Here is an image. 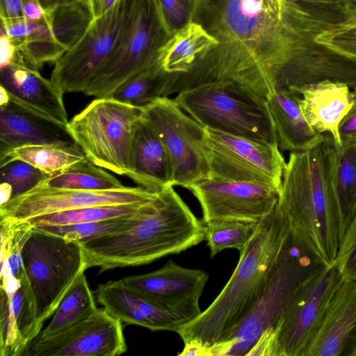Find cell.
<instances>
[{
	"label": "cell",
	"instance_id": "cell-1",
	"mask_svg": "<svg viewBox=\"0 0 356 356\" xmlns=\"http://www.w3.org/2000/svg\"><path fill=\"white\" fill-rule=\"evenodd\" d=\"M193 21L218 44L179 74L180 87L229 81L265 99L327 60L317 39L336 24L332 0H194Z\"/></svg>",
	"mask_w": 356,
	"mask_h": 356
},
{
	"label": "cell",
	"instance_id": "cell-2",
	"mask_svg": "<svg viewBox=\"0 0 356 356\" xmlns=\"http://www.w3.org/2000/svg\"><path fill=\"white\" fill-rule=\"evenodd\" d=\"M206 227L173 186L165 188L124 230L81 245L86 269L100 272L149 264L179 254L205 240Z\"/></svg>",
	"mask_w": 356,
	"mask_h": 356
},
{
	"label": "cell",
	"instance_id": "cell-3",
	"mask_svg": "<svg viewBox=\"0 0 356 356\" xmlns=\"http://www.w3.org/2000/svg\"><path fill=\"white\" fill-rule=\"evenodd\" d=\"M331 139L315 148L290 152L277 206L291 236L325 266L335 262L339 243V213L330 171Z\"/></svg>",
	"mask_w": 356,
	"mask_h": 356
},
{
	"label": "cell",
	"instance_id": "cell-4",
	"mask_svg": "<svg viewBox=\"0 0 356 356\" xmlns=\"http://www.w3.org/2000/svg\"><path fill=\"white\" fill-rule=\"evenodd\" d=\"M289 234L277 204L239 252L238 264L221 292L197 318L178 327L176 332L184 343L211 347L239 323L262 293Z\"/></svg>",
	"mask_w": 356,
	"mask_h": 356
},
{
	"label": "cell",
	"instance_id": "cell-5",
	"mask_svg": "<svg viewBox=\"0 0 356 356\" xmlns=\"http://www.w3.org/2000/svg\"><path fill=\"white\" fill-rule=\"evenodd\" d=\"M325 266L290 234L260 296L239 323L216 343V355H246L265 330L276 329L299 287Z\"/></svg>",
	"mask_w": 356,
	"mask_h": 356
},
{
	"label": "cell",
	"instance_id": "cell-6",
	"mask_svg": "<svg viewBox=\"0 0 356 356\" xmlns=\"http://www.w3.org/2000/svg\"><path fill=\"white\" fill-rule=\"evenodd\" d=\"M174 99L204 127L278 144L266 99L235 82L204 83L177 93Z\"/></svg>",
	"mask_w": 356,
	"mask_h": 356
},
{
	"label": "cell",
	"instance_id": "cell-7",
	"mask_svg": "<svg viewBox=\"0 0 356 356\" xmlns=\"http://www.w3.org/2000/svg\"><path fill=\"white\" fill-rule=\"evenodd\" d=\"M143 116V107L112 97L96 98L68 122L66 129L87 159L127 176L134 132Z\"/></svg>",
	"mask_w": 356,
	"mask_h": 356
},
{
	"label": "cell",
	"instance_id": "cell-8",
	"mask_svg": "<svg viewBox=\"0 0 356 356\" xmlns=\"http://www.w3.org/2000/svg\"><path fill=\"white\" fill-rule=\"evenodd\" d=\"M22 259L42 328L86 270L83 251L79 242L34 227L24 246Z\"/></svg>",
	"mask_w": 356,
	"mask_h": 356
},
{
	"label": "cell",
	"instance_id": "cell-9",
	"mask_svg": "<svg viewBox=\"0 0 356 356\" xmlns=\"http://www.w3.org/2000/svg\"><path fill=\"white\" fill-rule=\"evenodd\" d=\"M138 1L119 0L93 19L78 42L54 63L50 81L63 95L84 92L126 33Z\"/></svg>",
	"mask_w": 356,
	"mask_h": 356
},
{
	"label": "cell",
	"instance_id": "cell-10",
	"mask_svg": "<svg viewBox=\"0 0 356 356\" xmlns=\"http://www.w3.org/2000/svg\"><path fill=\"white\" fill-rule=\"evenodd\" d=\"M170 36L150 0H139L126 33L84 94L109 97L123 83L158 63L159 51Z\"/></svg>",
	"mask_w": 356,
	"mask_h": 356
},
{
	"label": "cell",
	"instance_id": "cell-11",
	"mask_svg": "<svg viewBox=\"0 0 356 356\" xmlns=\"http://www.w3.org/2000/svg\"><path fill=\"white\" fill-rule=\"evenodd\" d=\"M143 117L154 127L168 152L174 186L188 189L210 177L204 127L183 111L174 99L161 97L143 107Z\"/></svg>",
	"mask_w": 356,
	"mask_h": 356
},
{
	"label": "cell",
	"instance_id": "cell-12",
	"mask_svg": "<svg viewBox=\"0 0 356 356\" xmlns=\"http://www.w3.org/2000/svg\"><path fill=\"white\" fill-rule=\"evenodd\" d=\"M204 143L210 177L267 185L280 193L286 162L278 144L208 127H204Z\"/></svg>",
	"mask_w": 356,
	"mask_h": 356
},
{
	"label": "cell",
	"instance_id": "cell-13",
	"mask_svg": "<svg viewBox=\"0 0 356 356\" xmlns=\"http://www.w3.org/2000/svg\"><path fill=\"white\" fill-rule=\"evenodd\" d=\"M343 280L334 262L299 287L276 327L275 356H303Z\"/></svg>",
	"mask_w": 356,
	"mask_h": 356
},
{
	"label": "cell",
	"instance_id": "cell-14",
	"mask_svg": "<svg viewBox=\"0 0 356 356\" xmlns=\"http://www.w3.org/2000/svg\"><path fill=\"white\" fill-rule=\"evenodd\" d=\"M159 193L142 187L113 191L56 188L42 183L0 204V220H24L35 216L86 207L146 204Z\"/></svg>",
	"mask_w": 356,
	"mask_h": 356
},
{
	"label": "cell",
	"instance_id": "cell-15",
	"mask_svg": "<svg viewBox=\"0 0 356 356\" xmlns=\"http://www.w3.org/2000/svg\"><path fill=\"white\" fill-rule=\"evenodd\" d=\"M189 190L198 200L204 224L222 220L260 222L275 209L279 191L267 185L208 178Z\"/></svg>",
	"mask_w": 356,
	"mask_h": 356
},
{
	"label": "cell",
	"instance_id": "cell-16",
	"mask_svg": "<svg viewBox=\"0 0 356 356\" xmlns=\"http://www.w3.org/2000/svg\"><path fill=\"white\" fill-rule=\"evenodd\" d=\"M122 323L104 308L49 337L35 338L22 356H118L127 351Z\"/></svg>",
	"mask_w": 356,
	"mask_h": 356
},
{
	"label": "cell",
	"instance_id": "cell-17",
	"mask_svg": "<svg viewBox=\"0 0 356 356\" xmlns=\"http://www.w3.org/2000/svg\"><path fill=\"white\" fill-rule=\"evenodd\" d=\"M208 280L207 272L182 267L170 259L156 270L120 281L186 323L202 313L199 300Z\"/></svg>",
	"mask_w": 356,
	"mask_h": 356
},
{
	"label": "cell",
	"instance_id": "cell-18",
	"mask_svg": "<svg viewBox=\"0 0 356 356\" xmlns=\"http://www.w3.org/2000/svg\"><path fill=\"white\" fill-rule=\"evenodd\" d=\"M41 331L35 298L24 267L17 275L1 279V356H22Z\"/></svg>",
	"mask_w": 356,
	"mask_h": 356
},
{
	"label": "cell",
	"instance_id": "cell-19",
	"mask_svg": "<svg viewBox=\"0 0 356 356\" xmlns=\"http://www.w3.org/2000/svg\"><path fill=\"white\" fill-rule=\"evenodd\" d=\"M303 356H356V279H344Z\"/></svg>",
	"mask_w": 356,
	"mask_h": 356
},
{
	"label": "cell",
	"instance_id": "cell-20",
	"mask_svg": "<svg viewBox=\"0 0 356 356\" xmlns=\"http://www.w3.org/2000/svg\"><path fill=\"white\" fill-rule=\"evenodd\" d=\"M0 86L15 104L57 124H67L63 95L39 70L12 61L1 67Z\"/></svg>",
	"mask_w": 356,
	"mask_h": 356
},
{
	"label": "cell",
	"instance_id": "cell-21",
	"mask_svg": "<svg viewBox=\"0 0 356 356\" xmlns=\"http://www.w3.org/2000/svg\"><path fill=\"white\" fill-rule=\"evenodd\" d=\"M98 302L122 323L136 325L152 331H172L184 324L177 315L162 308L121 281H110L96 291Z\"/></svg>",
	"mask_w": 356,
	"mask_h": 356
},
{
	"label": "cell",
	"instance_id": "cell-22",
	"mask_svg": "<svg viewBox=\"0 0 356 356\" xmlns=\"http://www.w3.org/2000/svg\"><path fill=\"white\" fill-rule=\"evenodd\" d=\"M127 176L139 187L154 193L174 186L168 152L154 127L143 116L134 132L130 170Z\"/></svg>",
	"mask_w": 356,
	"mask_h": 356
},
{
	"label": "cell",
	"instance_id": "cell-23",
	"mask_svg": "<svg viewBox=\"0 0 356 356\" xmlns=\"http://www.w3.org/2000/svg\"><path fill=\"white\" fill-rule=\"evenodd\" d=\"M301 110L316 131L329 133L337 146H341L339 126L350 109L354 91L345 83L329 80L305 86L296 92Z\"/></svg>",
	"mask_w": 356,
	"mask_h": 356
},
{
	"label": "cell",
	"instance_id": "cell-24",
	"mask_svg": "<svg viewBox=\"0 0 356 356\" xmlns=\"http://www.w3.org/2000/svg\"><path fill=\"white\" fill-rule=\"evenodd\" d=\"M75 143L66 127L8 100L0 108V152L29 144Z\"/></svg>",
	"mask_w": 356,
	"mask_h": 356
},
{
	"label": "cell",
	"instance_id": "cell-25",
	"mask_svg": "<svg viewBox=\"0 0 356 356\" xmlns=\"http://www.w3.org/2000/svg\"><path fill=\"white\" fill-rule=\"evenodd\" d=\"M300 99L299 95L283 88L274 89L266 97L278 145L290 152L311 150L325 138L307 122Z\"/></svg>",
	"mask_w": 356,
	"mask_h": 356
},
{
	"label": "cell",
	"instance_id": "cell-26",
	"mask_svg": "<svg viewBox=\"0 0 356 356\" xmlns=\"http://www.w3.org/2000/svg\"><path fill=\"white\" fill-rule=\"evenodd\" d=\"M218 44L201 24L191 21L172 34L161 46L158 63L166 73H186L200 55Z\"/></svg>",
	"mask_w": 356,
	"mask_h": 356
},
{
	"label": "cell",
	"instance_id": "cell-27",
	"mask_svg": "<svg viewBox=\"0 0 356 356\" xmlns=\"http://www.w3.org/2000/svg\"><path fill=\"white\" fill-rule=\"evenodd\" d=\"M330 171L339 213L341 241L356 215V145L337 146L333 143Z\"/></svg>",
	"mask_w": 356,
	"mask_h": 356
},
{
	"label": "cell",
	"instance_id": "cell-28",
	"mask_svg": "<svg viewBox=\"0 0 356 356\" xmlns=\"http://www.w3.org/2000/svg\"><path fill=\"white\" fill-rule=\"evenodd\" d=\"M86 159L76 144H29L0 152V164L22 161L38 168L49 177Z\"/></svg>",
	"mask_w": 356,
	"mask_h": 356
},
{
	"label": "cell",
	"instance_id": "cell-29",
	"mask_svg": "<svg viewBox=\"0 0 356 356\" xmlns=\"http://www.w3.org/2000/svg\"><path fill=\"white\" fill-rule=\"evenodd\" d=\"M97 309L93 293L83 272L62 300L50 323L37 337L54 336L88 318Z\"/></svg>",
	"mask_w": 356,
	"mask_h": 356
},
{
	"label": "cell",
	"instance_id": "cell-30",
	"mask_svg": "<svg viewBox=\"0 0 356 356\" xmlns=\"http://www.w3.org/2000/svg\"><path fill=\"white\" fill-rule=\"evenodd\" d=\"M52 188L83 190L113 191L127 188L116 177L88 159L79 161L64 171L41 182Z\"/></svg>",
	"mask_w": 356,
	"mask_h": 356
},
{
	"label": "cell",
	"instance_id": "cell-31",
	"mask_svg": "<svg viewBox=\"0 0 356 356\" xmlns=\"http://www.w3.org/2000/svg\"><path fill=\"white\" fill-rule=\"evenodd\" d=\"M151 202L86 207L47 213L26 220L33 227L97 222L138 213Z\"/></svg>",
	"mask_w": 356,
	"mask_h": 356
},
{
	"label": "cell",
	"instance_id": "cell-32",
	"mask_svg": "<svg viewBox=\"0 0 356 356\" xmlns=\"http://www.w3.org/2000/svg\"><path fill=\"white\" fill-rule=\"evenodd\" d=\"M169 75L157 63L123 83L109 97L143 107L154 99L164 97Z\"/></svg>",
	"mask_w": 356,
	"mask_h": 356
},
{
	"label": "cell",
	"instance_id": "cell-33",
	"mask_svg": "<svg viewBox=\"0 0 356 356\" xmlns=\"http://www.w3.org/2000/svg\"><path fill=\"white\" fill-rule=\"evenodd\" d=\"M1 225V279L13 276L24 269L22 251L34 230L27 220H9Z\"/></svg>",
	"mask_w": 356,
	"mask_h": 356
},
{
	"label": "cell",
	"instance_id": "cell-34",
	"mask_svg": "<svg viewBox=\"0 0 356 356\" xmlns=\"http://www.w3.org/2000/svg\"><path fill=\"white\" fill-rule=\"evenodd\" d=\"M259 222L222 220L205 224V241L211 257L225 249L243 250L256 232Z\"/></svg>",
	"mask_w": 356,
	"mask_h": 356
},
{
	"label": "cell",
	"instance_id": "cell-35",
	"mask_svg": "<svg viewBox=\"0 0 356 356\" xmlns=\"http://www.w3.org/2000/svg\"><path fill=\"white\" fill-rule=\"evenodd\" d=\"M49 11L54 38L67 51L78 42L93 19L81 2Z\"/></svg>",
	"mask_w": 356,
	"mask_h": 356
},
{
	"label": "cell",
	"instance_id": "cell-36",
	"mask_svg": "<svg viewBox=\"0 0 356 356\" xmlns=\"http://www.w3.org/2000/svg\"><path fill=\"white\" fill-rule=\"evenodd\" d=\"M149 204L140 212L131 216L92 222L65 225H43L34 227L68 240L83 243L97 237L126 229L131 225L138 216L145 210Z\"/></svg>",
	"mask_w": 356,
	"mask_h": 356
},
{
	"label": "cell",
	"instance_id": "cell-37",
	"mask_svg": "<svg viewBox=\"0 0 356 356\" xmlns=\"http://www.w3.org/2000/svg\"><path fill=\"white\" fill-rule=\"evenodd\" d=\"M1 204L33 188L49 177L38 168L13 161L0 165Z\"/></svg>",
	"mask_w": 356,
	"mask_h": 356
},
{
	"label": "cell",
	"instance_id": "cell-38",
	"mask_svg": "<svg viewBox=\"0 0 356 356\" xmlns=\"http://www.w3.org/2000/svg\"><path fill=\"white\" fill-rule=\"evenodd\" d=\"M159 16L170 36L193 19L194 0H158Z\"/></svg>",
	"mask_w": 356,
	"mask_h": 356
},
{
	"label": "cell",
	"instance_id": "cell-39",
	"mask_svg": "<svg viewBox=\"0 0 356 356\" xmlns=\"http://www.w3.org/2000/svg\"><path fill=\"white\" fill-rule=\"evenodd\" d=\"M317 42L343 56L356 59V20L327 31Z\"/></svg>",
	"mask_w": 356,
	"mask_h": 356
},
{
	"label": "cell",
	"instance_id": "cell-40",
	"mask_svg": "<svg viewBox=\"0 0 356 356\" xmlns=\"http://www.w3.org/2000/svg\"><path fill=\"white\" fill-rule=\"evenodd\" d=\"M335 262L344 279H356V215L340 241Z\"/></svg>",
	"mask_w": 356,
	"mask_h": 356
},
{
	"label": "cell",
	"instance_id": "cell-41",
	"mask_svg": "<svg viewBox=\"0 0 356 356\" xmlns=\"http://www.w3.org/2000/svg\"><path fill=\"white\" fill-rule=\"evenodd\" d=\"M354 93L353 105L339 126L341 146L356 145V91Z\"/></svg>",
	"mask_w": 356,
	"mask_h": 356
},
{
	"label": "cell",
	"instance_id": "cell-42",
	"mask_svg": "<svg viewBox=\"0 0 356 356\" xmlns=\"http://www.w3.org/2000/svg\"><path fill=\"white\" fill-rule=\"evenodd\" d=\"M276 329L265 330L245 356H275Z\"/></svg>",
	"mask_w": 356,
	"mask_h": 356
},
{
	"label": "cell",
	"instance_id": "cell-43",
	"mask_svg": "<svg viewBox=\"0 0 356 356\" xmlns=\"http://www.w3.org/2000/svg\"><path fill=\"white\" fill-rule=\"evenodd\" d=\"M119 0H81L93 19L98 18L110 10Z\"/></svg>",
	"mask_w": 356,
	"mask_h": 356
},
{
	"label": "cell",
	"instance_id": "cell-44",
	"mask_svg": "<svg viewBox=\"0 0 356 356\" xmlns=\"http://www.w3.org/2000/svg\"><path fill=\"white\" fill-rule=\"evenodd\" d=\"M16 46L13 40L4 33L1 32L0 36V67L10 63L15 57Z\"/></svg>",
	"mask_w": 356,
	"mask_h": 356
},
{
	"label": "cell",
	"instance_id": "cell-45",
	"mask_svg": "<svg viewBox=\"0 0 356 356\" xmlns=\"http://www.w3.org/2000/svg\"><path fill=\"white\" fill-rule=\"evenodd\" d=\"M1 18H14L24 16L22 0H0Z\"/></svg>",
	"mask_w": 356,
	"mask_h": 356
},
{
	"label": "cell",
	"instance_id": "cell-46",
	"mask_svg": "<svg viewBox=\"0 0 356 356\" xmlns=\"http://www.w3.org/2000/svg\"><path fill=\"white\" fill-rule=\"evenodd\" d=\"M24 16L31 20H39L45 13L39 0H22Z\"/></svg>",
	"mask_w": 356,
	"mask_h": 356
},
{
	"label": "cell",
	"instance_id": "cell-47",
	"mask_svg": "<svg viewBox=\"0 0 356 356\" xmlns=\"http://www.w3.org/2000/svg\"><path fill=\"white\" fill-rule=\"evenodd\" d=\"M179 355L212 356L211 347L202 346L195 342L184 343V348Z\"/></svg>",
	"mask_w": 356,
	"mask_h": 356
},
{
	"label": "cell",
	"instance_id": "cell-48",
	"mask_svg": "<svg viewBox=\"0 0 356 356\" xmlns=\"http://www.w3.org/2000/svg\"><path fill=\"white\" fill-rule=\"evenodd\" d=\"M44 11L71 6L81 2V0H39Z\"/></svg>",
	"mask_w": 356,
	"mask_h": 356
},
{
	"label": "cell",
	"instance_id": "cell-49",
	"mask_svg": "<svg viewBox=\"0 0 356 356\" xmlns=\"http://www.w3.org/2000/svg\"><path fill=\"white\" fill-rule=\"evenodd\" d=\"M343 3L349 16L356 20V0H343Z\"/></svg>",
	"mask_w": 356,
	"mask_h": 356
},
{
	"label": "cell",
	"instance_id": "cell-50",
	"mask_svg": "<svg viewBox=\"0 0 356 356\" xmlns=\"http://www.w3.org/2000/svg\"><path fill=\"white\" fill-rule=\"evenodd\" d=\"M151 2L152 3V4L154 5V6L155 7L156 10V12L158 13V15H159V2H158V0H150Z\"/></svg>",
	"mask_w": 356,
	"mask_h": 356
}]
</instances>
